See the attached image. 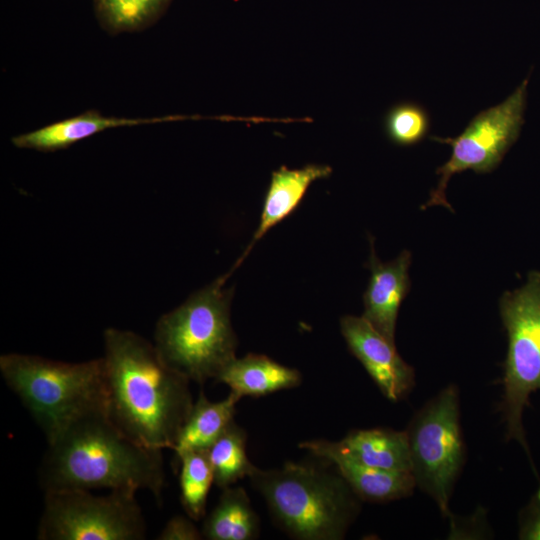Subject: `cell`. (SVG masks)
<instances>
[{
    "label": "cell",
    "instance_id": "cell-17",
    "mask_svg": "<svg viewBox=\"0 0 540 540\" xmlns=\"http://www.w3.org/2000/svg\"><path fill=\"white\" fill-rule=\"evenodd\" d=\"M238 401L231 392L217 402L200 393L177 438L173 449L176 456L191 450H207L234 421Z\"/></svg>",
    "mask_w": 540,
    "mask_h": 540
},
{
    "label": "cell",
    "instance_id": "cell-6",
    "mask_svg": "<svg viewBox=\"0 0 540 540\" xmlns=\"http://www.w3.org/2000/svg\"><path fill=\"white\" fill-rule=\"evenodd\" d=\"M499 309L508 337L499 409L507 439L525 449L533 466L522 416L530 395L540 390V271H530L521 287L505 292Z\"/></svg>",
    "mask_w": 540,
    "mask_h": 540
},
{
    "label": "cell",
    "instance_id": "cell-20",
    "mask_svg": "<svg viewBox=\"0 0 540 540\" xmlns=\"http://www.w3.org/2000/svg\"><path fill=\"white\" fill-rule=\"evenodd\" d=\"M181 463L180 501L187 516L199 521L205 515L208 493L214 474L207 450H191L179 455Z\"/></svg>",
    "mask_w": 540,
    "mask_h": 540
},
{
    "label": "cell",
    "instance_id": "cell-13",
    "mask_svg": "<svg viewBox=\"0 0 540 540\" xmlns=\"http://www.w3.org/2000/svg\"><path fill=\"white\" fill-rule=\"evenodd\" d=\"M195 118L197 119L198 117L168 115L151 118H126L104 116L96 111L90 110L74 117L51 123L39 129L16 135L11 139V142L15 147L20 149L53 152L66 149L81 140L112 128Z\"/></svg>",
    "mask_w": 540,
    "mask_h": 540
},
{
    "label": "cell",
    "instance_id": "cell-12",
    "mask_svg": "<svg viewBox=\"0 0 540 540\" xmlns=\"http://www.w3.org/2000/svg\"><path fill=\"white\" fill-rule=\"evenodd\" d=\"M299 447L333 464L360 500L375 503L399 500L412 495L416 487L412 472L358 463L337 451L331 441H305Z\"/></svg>",
    "mask_w": 540,
    "mask_h": 540
},
{
    "label": "cell",
    "instance_id": "cell-22",
    "mask_svg": "<svg viewBox=\"0 0 540 540\" xmlns=\"http://www.w3.org/2000/svg\"><path fill=\"white\" fill-rule=\"evenodd\" d=\"M431 120L425 107L415 102H400L385 114L384 131L397 146L419 144L429 133Z\"/></svg>",
    "mask_w": 540,
    "mask_h": 540
},
{
    "label": "cell",
    "instance_id": "cell-7",
    "mask_svg": "<svg viewBox=\"0 0 540 540\" xmlns=\"http://www.w3.org/2000/svg\"><path fill=\"white\" fill-rule=\"evenodd\" d=\"M459 418V391L451 384L413 416L405 431L416 486L445 516L450 515L449 500L465 462Z\"/></svg>",
    "mask_w": 540,
    "mask_h": 540
},
{
    "label": "cell",
    "instance_id": "cell-4",
    "mask_svg": "<svg viewBox=\"0 0 540 540\" xmlns=\"http://www.w3.org/2000/svg\"><path fill=\"white\" fill-rule=\"evenodd\" d=\"M230 273L192 294L156 323L154 345L163 360L190 381L217 379L234 359L237 337L230 320Z\"/></svg>",
    "mask_w": 540,
    "mask_h": 540
},
{
    "label": "cell",
    "instance_id": "cell-23",
    "mask_svg": "<svg viewBox=\"0 0 540 540\" xmlns=\"http://www.w3.org/2000/svg\"><path fill=\"white\" fill-rule=\"evenodd\" d=\"M518 538L540 540V488L519 513Z\"/></svg>",
    "mask_w": 540,
    "mask_h": 540
},
{
    "label": "cell",
    "instance_id": "cell-11",
    "mask_svg": "<svg viewBox=\"0 0 540 540\" xmlns=\"http://www.w3.org/2000/svg\"><path fill=\"white\" fill-rule=\"evenodd\" d=\"M367 263L370 279L363 295L365 318L380 334L395 344V329L400 305L410 290L411 253L403 250L394 260L381 262L374 251Z\"/></svg>",
    "mask_w": 540,
    "mask_h": 540
},
{
    "label": "cell",
    "instance_id": "cell-10",
    "mask_svg": "<svg viewBox=\"0 0 540 540\" xmlns=\"http://www.w3.org/2000/svg\"><path fill=\"white\" fill-rule=\"evenodd\" d=\"M340 329L350 352L388 400L399 401L411 392L415 385L414 368L401 358L394 343L362 316L342 317Z\"/></svg>",
    "mask_w": 540,
    "mask_h": 540
},
{
    "label": "cell",
    "instance_id": "cell-21",
    "mask_svg": "<svg viewBox=\"0 0 540 540\" xmlns=\"http://www.w3.org/2000/svg\"><path fill=\"white\" fill-rule=\"evenodd\" d=\"M170 0H96L103 26L112 33L133 32L148 26Z\"/></svg>",
    "mask_w": 540,
    "mask_h": 540
},
{
    "label": "cell",
    "instance_id": "cell-16",
    "mask_svg": "<svg viewBox=\"0 0 540 540\" xmlns=\"http://www.w3.org/2000/svg\"><path fill=\"white\" fill-rule=\"evenodd\" d=\"M344 456L367 466L410 471L411 458L405 431L388 428L357 429L333 442Z\"/></svg>",
    "mask_w": 540,
    "mask_h": 540
},
{
    "label": "cell",
    "instance_id": "cell-14",
    "mask_svg": "<svg viewBox=\"0 0 540 540\" xmlns=\"http://www.w3.org/2000/svg\"><path fill=\"white\" fill-rule=\"evenodd\" d=\"M331 174L332 168L323 164H307L293 169L283 165L273 171L264 197L259 225L251 243L234 268L239 266L257 241L296 210L315 181L328 178Z\"/></svg>",
    "mask_w": 540,
    "mask_h": 540
},
{
    "label": "cell",
    "instance_id": "cell-3",
    "mask_svg": "<svg viewBox=\"0 0 540 540\" xmlns=\"http://www.w3.org/2000/svg\"><path fill=\"white\" fill-rule=\"evenodd\" d=\"M277 524L300 540H340L360 512V499L337 472L310 463L255 468L248 477Z\"/></svg>",
    "mask_w": 540,
    "mask_h": 540
},
{
    "label": "cell",
    "instance_id": "cell-8",
    "mask_svg": "<svg viewBox=\"0 0 540 540\" xmlns=\"http://www.w3.org/2000/svg\"><path fill=\"white\" fill-rule=\"evenodd\" d=\"M135 494L125 489L103 496L79 489L46 491L36 538L143 540L146 524Z\"/></svg>",
    "mask_w": 540,
    "mask_h": 540
},
{
    "label": "cell",
    "instance_id": "cell-5",
    "mask_svg": "<svg viewBox=\"0 0 540 540\" xmlns=\"http://www.w3.org/2000/svg\"><path fill=\"white\" fill-rule=\"evenodd\" d=\"M0 372L47 442L82 414L99 408L105 410L103 357L68 363L7 353L0 357Z\"/></svg>",
    "mask_w": 540,
    "mask_h": 540
},
{
    "label": "cell",
    "instance_id": "cell-2",
    "mask_svg": "<svg viewBox=\"0 0 540 540\" xmlns=\"http://www.w3.org/2000/svg\"><path fill=\"white\" fill-rule=\"evenodd\" d=\"M47 444L38 473L44 492L147 490L161 499L165 483L162 450L132 440L103 408L77 417Z\"/></svg>",
    "mask_w": 540,
    "mask_h": 540
},
{
    "label": "cell",
    "instance_id": "cell-18",
    "mask_svg": "<svg viewBox=\"0 0 540 540\" xmlns=\"http://www.w3.org/2000/svg\"><path fill=\"white\" fill-rule=\"evenodd\" d=\"M201 532L208 540H253L260 532L259 518L242 487L222 489L217 504L204 519Z\"/></svg>",
    "mask_w": 540,
    "mask_h": 540
},
{
    "label": "cell",
    "instance_id": "cell-24",
    "mask_svg": "<svg viewBox=\"0 0 540 540\" xmlns=\"http://www.w3.org/2000/svg\"><path fill=\"white\" fill-rule=\"evenodd\" d=\"M189 516H174L163 527L158 540H200L203 539L201 530Z\"/></svg>",
    "mask_w": 540,
    "mask_h": 540
},
{
    "label": "cell",
    "instance_id": "cell-9",
    "mask_svg": "<svg viewBox=\"0 0 540 540\" xmlns=\"http://www.w3.org/2000/svg\"><path fill=\"white\" fill-rule=\"evenodd\" d=\"M528 82L527 77L503 102L475 115L458 136L430 137L436 142L450 145L452 153L449 160L436 169V174L440 176L438 184L431 190L422 210L439 205L454 212L445 193L450 178L466 170H473L476 174L491 173L499 166L520 135Z\"/></svg>",
    "mask_w": 540,
    "mask_h": 540
},
{
    "label": "cell",
    "instance_id": "cell-19",
    "mask_svg": "<svg viewBox=\"0 0 540 540\" xmlns=\"http://www.w3.org/2000/svg\"><path fill=\"white\" fill-rule=\"evenodd\" d=\"M214 483L221 489L249 477L255 470L246 453V432L233 421L207 449Z\"/></svg>",
    "mask_w": 540,
    "mask_h": 540
},
{
    "label": "cell",
    "instance_id": "cell-1",
    "mask_svg": "<svg viewBox=\"0 0 540 540\" xmlns=\"http://www.w3.org/2000/svg\"><path fill=\"white\" fill-rule=\"evenodd\" d=\"M103 338L107 416L135 442L173 450L194 404L190 380L135 332L107 328Z\"/></svg>",
    "mask_w": 540,
    "mask_h": 540
},
{
    "label": "cell",
    "instance_id": "cell-15",
    "mask_svg": "<svg viewBox=\"0 0 540 540\" xmlns=\"http://www.w3.org/2000/svg\"><path fill=\"white\" fill-rule=\"evenodd\" d=\"M216 380L226 384L240 400L243 396L260 397L294 388L300 385L302 376L298 370L265 355L250 353L234 358Z\"/></svg>",
    "mask_w": 540,
    "mask_h": 540
}]
</instances>
